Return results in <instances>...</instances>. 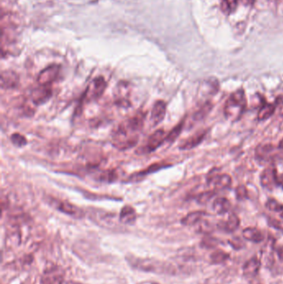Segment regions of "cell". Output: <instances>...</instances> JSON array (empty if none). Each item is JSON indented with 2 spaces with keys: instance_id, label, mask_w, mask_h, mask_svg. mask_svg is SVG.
Segmentation results:
<instances>
[{
  "instance_id": "cell-1",
  "label": "cell",
  "mask_w": 283,
  "mask_h": 284,
  "mask_svg": "<svg viewBox=\"0 0 283 284\" xmlns=\"http://www.w3.org/2000/svg\"><path fill=\"white\" fill-rule=\"evenodd\" d=\"M125 260L135 270L151 272L156 274L177 275L179 270L173 263L157 260L155 258H139L134 255H127Z\"/></svg>"
},
{
  "instance_id": "cell-2",
  "label": "cell",
  "mask_w": 283,
  "mask_h": 284,
  "mask_svg": "<svg viewBox=\"0 0 283 284\" xmlns=\"http://www.w3.org/2000/svg\"><path fill=\"white\" fill-rule=\"evenodd\" d=\"M246 104L247 101L244 90H238L232 93L227 100L224 106V115L230 120H239L245 110Z\"/></svg>"
},
{
  "instance_id": "cell-3",
  "label": "cell",
  "mask_w": 283,
  "mask_h": 284,
  "mask_svg": "<svg viewBox=\"0 0 283 284\" xmlns=\"http://www.w3.org/2000/svg\"><path fill=\"white\" fill-rule=\"evenodd\" d=\"M138 139V134L123 122L114 132L112 144L118 150H127L136 145Z\"/></svg>"
},
{
  "instance_id": "cell-4",
  "label": "cell",
  "mask_w": 283,
  "mask_h": 284,
  "mask_svg": "<svg viewBox=\"0 0 283 284\" xmlns=\"http://www.w3.org/2000/svg\"><path fill=\"white\" fill-rule=\"evenodd\" d=\"M106 87H107V83L104 78L97 77L92 80L87 88L85 94L86 98L89 101L99 98L104 93Z\"/></svg>"
},
{
  "instance_id": "cell-5",
  "label": "cell",
  "mask_w": 283,
  "mask_h": 284,
  "mask_svg": "<svg viewBox=\"0 0 283 284\" xmlns=\"http://www.w3.org/2000/svg\"><path fill=\"white\" fill-rule=\"evenodd\" d=\"M165 138H166V135L163 129L156 130V132H154L149 136L147 144L142 147L140 150L142 153L149 154V153L153 152L165 143Z\"/></svg>"
},
{
  "instance_id": "cell-6",
  "label": "cell",
  "mask_w": 283,
  "mask_h": 284,
  "mask_svg": "<svg viewBox=\"0 0 283 284\" xmlns=\"http://www.w3.org/2000/svg\"><path fill=\"white\" fill-rule=\"evenodd\" d=\"M52 205L63 214H67L69 216L74 217L76 218H81L84 217V212L76 206L75 204H71L67 201L62 200H52Z\"/></svg>"
},
{
  "instance_id": "cell-7",
  "label": "cell",
  "mask_w": 283,
  "mask_h": 284,
  "mask_svg": "<svg viewBox=\"0 0 283 284\" xmlns=\"http://www.w3.org/2000/svg\"><path fill=\"white\" fill-rule=\"evenodd\" d=\"M60 67L57 64H52L44 68L38 77V82L40 86H49L57 80L59 74Z\"/></svg>"
},
{
  "instance_id": "cell-8",
  "label": "cell",
  "mask_w": 283,
  "mask_h": 284,
  "mask_svg": "<svg viewBox=\"0 0 283 284\" xmlns=\"http://www.w3.org/2000/svg\"><path fill=\"white\" fill-rule=\"evenodd\" d=\"M19 84V75L14 71H3L1 73L0 86L2 89H15Z\"/></svg>"
},
{
  "instance_id": "cell-9",
  "label": "cell",
  "mask_w": 283,
  "mask_h": 284,
  "mask_svg": "<svg viewBox=\"0 0 283 284\" xmlns=\"http://www.w3.org/2000/svg\"><path fill=\"white\" fill-rule=\"evenodd\" d=\"M166 114V103L162 100L156 101L154 104L151 114V122L154 127L161 124Z\"/></svg>"
},
{
  "instance_id": "cell-10",
  "label": "cell",
  "mask_w": 283,
  "mask_h": 284,
  "mask_svg": "<svg viewBox=\"0 0 283 284\" xmlns=\"http://www.w3.org/2000/svg\"><path fill=\"white\" fill-rule=\"evenodd\" d=\"M208 182L213 185L215 190H223L230 188L232 186V178L229 175H213L208 178Z\"/></svg>"
},
{
  "instance_id": "cell-11",
  "label": "cell",
  "mask_w": 283,
  "mask_h": 284,
  "mask_svg": "<svg viewBox=\"0 0 283 284\" xmlns=\"http://www.w3.org/2000/svg\"><path fill=\"white\" fill-rule=\"evenodd\" d=\"M261 268V262L257 257H253L247 261L243 267V273L247 279H253L257 276Z\"/></svg>"
},
{
  "instance_id": "cell-12",
  "label": "cell",
  "mask_w": 283,
  "mask_h": 284,
  "mask_svg": "<svg viewBox=\"0 0 283 284\" xmlns=\"http://www.w3.org/2000/svg\"><path fill=\"white\" fill-rule=\"evenodd\" d=\"M52 96V91L48 86H41L33 91L31 96L32 101L36 105H42L47 102Z\"/></svg>"
},
{
  "instance_id": "cell-13",
  "label": "cell",
  "mask_w": 283,
  "mask_h": 284,
  "mask_svg": "<svg viewBox=\"0 0 283 284\" xmlns=\"http://www.w3.org/2000/svg\"><path fill=\"white\" fill-rule=\"evenodd\" d=\"M206 135H207V131H204V130H201L199 132H196L195 134L190 136L189 138H187L186 140H184L179 145V149L183 150L194 149L204 140Z\"/></svg>"
},
{
  "instance_id": "cell-14",
  "label": "cell",
  "mask_w": 283,
  "mask_h": 284,
  "mask_svg": "<svg viewBox=\"0 0 283 284\" xmlns=\"http://www.w3.org/2000/svg\"><path fill=\"white\" fill-rule=\"evenodd\" d=\"M276 176L277 172L273 167H269L264 169L261 176V185L267 190H271L276 186Z\"/></svg>"
},
{
  "instance_id": "cell-15",
  "label": "cell",
  "mask_w": 283,
  "mask_h": 284,
  "mask_svg": "<svg viewBox=\"0 0 283 284\" xmlns=\"http://www.w3.org/2000/svg\"><path fill=\"white\" fill-rule=\"evenodd\" d=\"M136 212L134 208L130 205H125L121 209L119 219L120 223L124 224H132L136 220Z\"/></svg>"
},
{
  "instance_id": "cell-16",
  "label": "cell",
  "mask_w": 283,
  "mask_h": 284,
  "mask_svg": "<svg viewBox=\"0 0 283 284\" xmlns=\"http://www.w3.org/2000/svg\"><path fill=\"white\" fill-rule=\"evenodd\" d=\"M239 225H240V219L238 215L231 214L228 218V220L221 222L219 224V227L226 232L233 233L239 229Z\"/></svg>"
},
{
  "instance_id": "cell-17",
  "label": "cell",
  "mask_w": 283,
  "mask_h": 284,
  "mask_svg": "<svg viewBox=\"0 0 283 284\" xmlns=\"http://www.w3.org/2000/svg\"><path fill=\"white\" fill-rule=\"evenodd\" d=\"M243 236L245 240L253 243H261L264 240V236L262 231L253 227L246 228L243 230Z\"/></svg>"
},
{
  "instance_id": "cell-18",
  "label": "cell",
  "mask_w": 283,
  "mask_h": 284,
  "mask_svg": "<svg viewBox=\"0 0 283 284\" xmlns=\"http://www.w3.org/2000/svg\"><path fill=\"white\" fill-rule=\"evenodd\" d=\"M169 166V164H165L163 162H157L155 163V164H152L150 165V166L146 168V169L142 171V172H137L135 174L132 175L130 176V179L133 180V179H140L142 177H145L147 176V175L152 174V173H155V172H159L160 169H163L165 167Z\"/></svg>"
},
{
  "instance_id": "cell-19",
  "label": "cell",
  "mask_w": 283,
  "mask_h": 284,
  "mask_svg": "<svg viewBox=\"0 0 283 284\" xmlns=\"http://www.w3.org/2000/svg\"><path fill=\"white\" fill-rule=\"evenodd\" d=\"M204 215H205V213L203 211L191 212L182 218L181 223L185 226L195 225L202 220V218Z\"/></svg>"
},
{
  "instance_id": "cell-20",
  "label": "cell",
  "mask_w": 283,
  "mask_h": 284,
  "mask_svg": "<svg viewBox=\"0 0 283 284\" xmlns=\"http://www.w3.org/2000/svg\"><path fill=\"white\" fill-rule=\"evenodd\" d=\"M213 208L218 214H224L229 211L231 204L226 198H218L213 204Z\"/></svg>"
},
{
  "instance_id": "cell-21",
  "label": "cell",
  "mask_w": 283,
  "mask_h": 284,
  "mask_svg": "<svg viewBox=\"0 0 283 284\" xmlns=\"http://www.w3.org/2000/svg\"><path fill=\"white\" fill-rule=\"evenodd\" d=\"M275 110H276V106L274 104L264 103L258 110L257 118L259 121L267 120L273 115Z\"/></svg>"
},
{
  "instance_id": "cell-22",
  "label": "cell",
  "mask_w": 283,
  "mask_h": 284,
  "mask_svg": "<svg viewBox=\"0 0 283 284\" xmlns=\"http://www.w3.org/2000/svg\"><path fill=\"white\" fill-rule=\"evenodd\" d=\"M274 150V146L270 144L261 145L256 149V155L261 160H269L271 159V153Z\"/></svg>"
},
{
  "instance_id": "cell-23",
  "label": "cell",
  "mask_w": 283,
  "mask_h": 284,
  "mask_svg": "<svg viewBox=\"0 0 283 284\" xmlns=\"http://www.w3.org/2000/svg\"><path fill=\"white\" fill-rule=\"evenodd\" d=\"M184 125V121H182V122H179L177 126H175V127L168 133V135H166L165 142H167V143L169 144L174 143V142L177 140L179 135L181 134Z\"/></svg>"
},
{
  "instance_id": "cell-24",
  "label": "cell",
  "mask_w": 283,
  "mask_h": 284,
  "mask_svg": "<svg viewBox=\"0 0 283 284\" xmlns=\"http://www.w3.org/2000/svg\"><path fill=\"white\" fill-rule=\"evenodd\" d=\"M229 257H230L229 254L226 252L218 249L210 254V260H211V263L214 264H221V263H225L227 260H229Z\"/></svg>"
},
{
  "instance_id": "cell-25",
  "label": "cell",
  "mask_w": 283,
  "mask_h": 284,
  "mask_svg": "<svg viewBox=\"0 0 283 284\" xmlns=\"http://www.w3.org/2000/svg\"><path fill=\"white\" fill-rule=\"evenodd\" d=\"M239 0H223L221 9L225 14H231L236 10Z\"/></svg>"
},
{
  "instance_id": "cell-26",
  "label": "cell",
  "mask_w": 283,
  "mask_h": 284,
  "mask_svg": "<svg viewBox=\"0 0 283 284\" xmlns=\"http://www.w3.org/2000/svg\"><path fill=\"white\" fill-rule=\"evenodd\" d=\"M213 105L211 104V102H210V101H207V102L203 104V106H202L197 112L194 113V120H202V119H203L205 117H207V115L211 111Z\"/></svg>"
},
{
  "instance_id": "cell-27",
  "label": "cell",
  "mask_w": 283,
  "mask_h": 284,
  "mask_svg": "<svg viewBox=\"0 0 283 284\" xmlns=\"http://www.w3.org/2000/svg\"><path fill=\"white\" fill-rule=\"evenodd\" d=\"M229 279L228 273H222V274H217L208 277L204 282L200 284H224L226 282V280Z\"/></svg>"
},
{
  "instance_id": "cell-28",
  "label": "cell",
  "mask_w": 283,
  "mask_h": 284,
  "mask_svg": "<svg viewBox=\"0 0 283 284\" xmlns=\"http://www.w3.org/2000/svg\"><path fill=\"white\" fill-rule=\"evenodd\" d=\"M215 195V190H208V191H204L197 195L196 200L198 204H205L206 203L208 202L211 199H212Z\"/></svg>"
},
{
  "instance_id": "cell-29",
  "label": "cell",
  "mask_w": 283,
  "mask_h": 284,
  "mask_svg": "<svg viewBox=\"0 0 283 284\" xmlns=\"http://www.w3.org/2000/svg\"><path fill=\"white\" fill-rule=\"evenodd\" d=\"M12 143L17 147H24L28 143L26 137L20 133H14L10 137Z\"/></svg>"
},
{
  "instance_id": "cell-30",
  "label": "cell",
  "mask_w": 283,
  "mask_h": 284,
  "mask_svg": "<svg viewBox=\"0 0 283 284\" xmlns=\"http://www.w3.org/2000/svg\"><path fill=\"white\" fill-rule=\"evenodd\" d=\"M266 207L271 211L281 212L283 210L282 204H280L277 200H273V199L267 200V202L266 203Z\"/></svg>"
},
{
  "instance_id": "cell-31",
  "label": "cell",
  "mask_w": 283,
  "mask_h": 284,
  "mask_svg": "<svg viewBox=\"0 0 283 284\" xmlns=\"http://www.w3.org/2000/svg\"><path fill=\"white\" fill-rule=\"evenodd\" d=\"M235 194H236L237 199L239 200H245V199L248 198V190L243 185H241V186L237 187L236 190H235Z\"/></svg>"
},
{
  "instance_id": "cell-32",
  "label": "cell",
  "mask_w": 283,
  "mask_h": 284,
  "mask_svg": "<svg viewBox=\"0 0 283 284\" xmlns=\"http://www.w3.org/2000/svg\"><path fill=\"white\" fill-rule=\"evenodd\" d=\"M218 240L215 238L207 237L204 238L203 240H202V243H201V245L203 248L205 249H213V248H215L217 246Z\"/></svg>"
},
{
  "instance_id": "cell-33",
  "label": "cell",
  "mask_w": 283,
  "mask_h": 284,
  "mask_svg": "<svg viewBox=\"0 0 283 284\" xmlns=\"http://www.w3.org/2000/svg\"><path fill=\"white\" fill-rule=\"evenodd\" d=\"M117 177L116 172L115 171H110V172H105L104 174H102L101 176V180L104 181H114Z\"/></svg>"
},
{
  "instance_id": "cell-34",
  "label": "cell",
  "mask_w": 283,
  "mask_h": 284,
  "mask_svg": "<svg viewBox=\"0 0 283 284\" xmlns=\"http://www.w3.org/2000/svg\"><path fill=\"white\" fill-rule=\"evenodd\" d=\"M276 186H279V187H281L283 189V174H277V176H276Z\"/></svg>"
},
{
  "instance_id": "cell-35",
  "label": "cell",
  "mask_w": 283,
  "mask_h": 284,
  "mask_svg": "<svg viewBox=\"0 0 283 284\" xmlns=\"http://www.w3.org/2000/svg\"><path fill=\"white\" fill-rule=\"evenodd\" d=\"M276 253H277V256L280 258V260L283 262V246L279 247L276 250Z\"/></svg>"
},
{
  "instance_id": "cell-36",
  "label": "cell",
  "mask_w": 283,
  "mask_h": 284,
  "mask_svg": "<svg viewBox=\"0 0 283 284\" xmlns=\"http://www.w3.org/2000/svg\"><path fill=\"white\" fill-rule=\"evenodd\" d=\"M243 1L245 5H253L255 0H243Z\"/></svg>"
},
{
  "instance_id": "cell-37",
  "label": "cell",
  "mask_w": 283,
  "mask_h": 284,
  "mask_svg": "<svg viewBox=\"0 0 283 284\" xmlns=\"http://www.w3.org/2000/svg\"><path fill=\"white\" fill-rule=\"evenodd\" d=\"M66 284H84L83 282H76V281H68V282H66Z\"/></svg>"
},
{
  "instance_id": "cell-38",
  "label": "cell",
  "mask_w": 283,
  "mask_h": 284,
  "mask_svg": "<svg viewBox=\"0 0 283 284\" xmlns=\"http://www.w3.org/2000/svg\"><path fill=\"white\" fill-rule=\"evenodd\" d=\"M279 148L282 149L283 150V139L280 141V143H279Z\"/></svg>"
},
{
  "instance_id": "cell-39",
  "label": "cell",
  "mask_w": 283,
  "mask_h": 284,
  "mask_svg": "<svg viewBox=\"0 0 283 284\" xmlns=\"http://www.w3.org/2000/svg\"><path fill=\"white\" fill-rule=\"evenodd\" d=\"M281 218H283V214H281Z\"/></svg>"
},
{
  "instance_id": "cell-40",
  "label": "cell",
  "mask_w": 283,
  "mask_h": 284,
  "mask_svg": "<svg viewBox=\"0 0 283 284\" xmlns=\"http://www.w3.org/2000/svg\"><path fill=\"white\" fill-rule=\"evenodd\" d=\"M154 284H158V283H154Z\"/></svg>"
}]
</instances>
